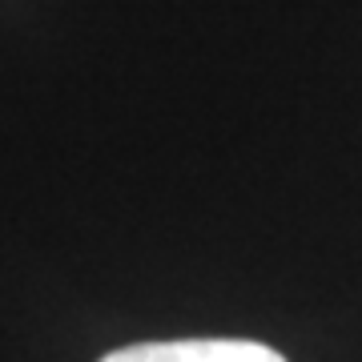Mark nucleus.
Returning <instances> with one entry per match:
<instances>
[{
    "mask_svg": "<svg viewBox=\"0 0 362 362\" xmlns=\"http://www.w3.org/2000/svg\"><path fill=\"white\" fill-rule=\"evenodd\" d=\"M101 362H286L278 350L238 338H185V342H145L105 354Z\"/></svg>",
    "mask_w": 362,
    "mask_h": 362,
    "instance_id": "1",
    "label": "nucleus"
}]
</instances>
